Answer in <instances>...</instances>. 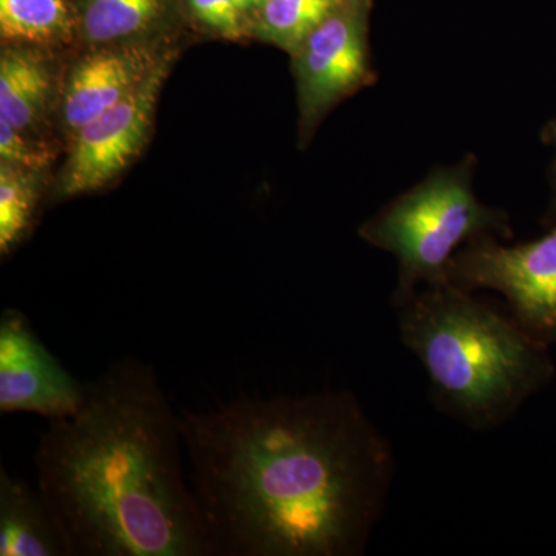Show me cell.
Returning a JSON list of instances; mask_svg holds the SVG:
<instances>
[{"mask_svg": "<svg viewBox=\"0 0 556 556\" xmlns=\"http://www.w3.org/2000/svg\"><path fill=\"white\" fill-rule=\"evenodd\" d=\"M211 556H358L394 478L350 391L240 399L179 415Z\"/></svg>", "mask_w": 556, "mask_h": 556, "instance_id": "obj_1", "label": "cell"}, {"mask_svg": "<svg viewBox=\"0 0 556 556\" xmlns=\"http://www.w3.org/2000/svg\"><path fill=\"white\" fill-rule=\"evenodd\" d=\"M179 415L155 367L113 362L35 453L40 495L67 556H211L186 478Z\"/></svg>", "mask_w": 556, "mask_h": 556, "instance_id": "obj_2", "label": "cell"}, {"mask_svg": "<svg viewBox=\"0 0 556 556\" xmlns=\"http://www.w3.org/2000/svg\"><path fill=\"white\" fill-rule=\"evenodd\" d=\"M396 309L402 345L426 369L431 401L468 428L503 426L555 378L547 343L452 281L420 288Z\"/></svg>", "mask_w": 556, "mask_h": 556, "instance_id": "obj_3", "label": "cell"}, {"mask_svg": "<svg viewBox=\"0 0 556 556\" xmlns=\"http://www.w3.org/2000/svg\"><path fill=\"white\" fill-rule=\"evenodd\" d=\"M477 160L468 155L442 167L390 201L358 229L371 247L397 260L393 306L420 288L448 283V266L464 244L482 237L510 239V219L478 200L473 190Z\"/></svg>", "mask_w": 556, "mask_h": 556, "instance_id": "obj_4", "label": "cell"}, {"mask_svg": "<svg viewBox=\"0 0 556 556\" xmlns=\"http://www.w3.org/2000/svg\"><path fill=\"white\" fill-rule=\"evenodd\" d=\"M448 278L467 291L490 289L506 299L533 338L556 343V225L529 243L506 247L493 237L471 240L453 255Z\"/></svg>", "mask_w": 556, "mask_h": 556, "instance_id": "obj_5", "label": "cell"}, {"mask_svg": "<svg viewBox=\"0 0 556 556\" xmlns=\"http://www.w3.org/2000/svg\"><path fill=\"white\" fill-rule=\"evenodd\" d=\"M369 3L371 0H340L292 54L305 129L336 102L375 83L369 61Z\"/></svg>", "mask_w": 556, "mask_h": 556, "instance_id": "obj_6", "label": "cell"}, {"mask_svg": "<svg viewBox=\"0 0 556 556\" xmlns=\"http://www.w3.org/2000/svg\"><path fill=\"white\" fill-rule=\"evenodd\" d=\"M86 396L20 309L0 314V413H31L47 420L73 415Z\"/></svg>", "mask_w": 556, "mask_h": 556, "instance_id": "obj_7", "label": "cell"}, {"mask_svg": "<svg viewBox=\"0 0 556 556\" xmlns=\"http://www.w3.org/2000/svg\"><path fill=\"white\" fill-rule=\"evenodd\" d=\"M164 78L166 64L153 65L124 100L80 127L62 179L65 195L102 188L129 163L148 134Z\"/></svg>", "mask_w": 556, "mask_h": 556, "instance_id": "obj_8", "label": "cell"}, {"mask_svg": "<svg viewBox=\"0 0 556 556\" xmlns=\"http://www.w3.org/2000/svg\"><path fill=\"white\" fill-rule=\"evenodd\" d=\"M153 65L137 50L101 51L80 61L65 90L64 116L68 126L79 130L118 104Z\"/></svg>", "mask_w": 556, "mask_h": 556, "instance_id": "obj_9", "label": "cell"}, {"mask_svg": "<svg viewBox=\"0 0 556 556\" xmlns=\"http://www.w3.org/2000/svg\"><path fill=\"white\" fill-rule=\"evenodd\" d=\"M0 556H67L38 485L0 467Z\"/></svg>", "mask_w": 556, "mask_h": 556, "instance_id": "obj_10", "label": "cell"}, {"mask_svg": "<svg viewBox=\"0 0 556 556\" xmlns=\"http://www.w3.org/2000/svg\"><path fill=\"white\" fill-rule=\"evenodd\" d=\"M50 83L47 70L25 51H3L0 60V118L24 130L39 118Z\"/></svg>", "mask_w": 556, "mask_h": 556, "instance_id": "obj_11", "label": "cell"}, {"mask_svg": "<svg viewBox=\"0 0 556 556\" xmlns=\"http://www.w3.org/2000/svg\"><path fill=\"white\" fill-rule=\"evenodd\" d=\"M340 0H266L260 9L257 33L294 54Z\"/></svg>", "mask_w": 556, "mask_h": 556, "instance_id": "obj_12", "label": "cell"}, {"mask_svg": "<svg viewBox=\"0 0 556 556\" xmlns=\"http://www.w3.org/2000/svg\"><path fill=\"white\" fill-rule=\"evenodd\" d=\"M163 9V0H87L84 31L91 42H112L149 27Z\"/></svg>", "mask_w": 556, "mask_h": 556, "instance_id": "obj_13", "label": "cell"}, {"mask_svg": "<svg viewBox=\"0 0 556 556\" xmlns=\"http://www.w3.org/2000/svg\"><path fill=\"white\" fill-rule=\"evenodd\" d=\"M68 30L64 0H0V31L5 39L50 40Z\"/></svg>", "mask_w": 556, "mask_h": 556, "instance_id": "obj_14", "label": "cell"}, {"mask_svg": "<svg viewBox=\"0 0 556 556\" xmlns=\"http://www.w3.org/2000/svg\"><path fill=\"white\" fill-rule=\"evenodd\" d=\"M36 195L30 179L2 161L0 167V252L10 254L27 236L35 218Z\"/></svg>", "mask_w": 556, "mask_h": 556, "instance_id": "obj_15", "label": "cell"}, {"mask_svg": "<svg viewBox=\"0 0 556 556\" xmlns=\"http://www.w3.org/2000/svg\"><path fill=\"white\" fill-rule=\"evenodd\" d=\"M193 13L208 27L226 38H237L241 31L239 0H189Z\"/></svg>", "mask_w": 556, "mask_h": 556, "instance_id": "obj_16", "label": "cell"}, {"mask_svg": "<svg viewBox=\"0 0 556 556\" xmlns=\"http://www.w3.org/2000/svg\"><path fill=\"white\" fill-rule=\"evenodd\" d=\"M0 155L9 164H20L28 169H40L49 163V152L36 149L21 137L20 130L0 118Z\"/></svg>", "mask_w": 556, "mask_h": 556, "instance_id": "obj_17", "label": "cell"}, {"mask_svg": "<svg viewBox=\"0 0 556 556\" xmlns=\"http://www.w3.org/2000/svg\"><path fill=\"white\" fill-rule=\"evenodd\" d=\"M266 0H239L241 10L247 11L251 9H262Z\"/></svg>", "mask_w": 556, "mask_h": 556, "instance_id": "obj_18", "label": "cell"}, {"mask_svg": "<svg viewBox=\"0 0 556 556\" xmlns=\"http://www.w3.org/2000/svg\"><path fill=\"white\" fill-rule=\"evenodd\" d=\"M548 139H551L552 142H554L556 148V123L554 126L548 127ZM554 185H555V193H556V160H555V166H554Z\"/></svg>", "mask_w": 556, "mask_h": 556, "instance_id": "obj_19", "label": "cell"}]
</instances>
